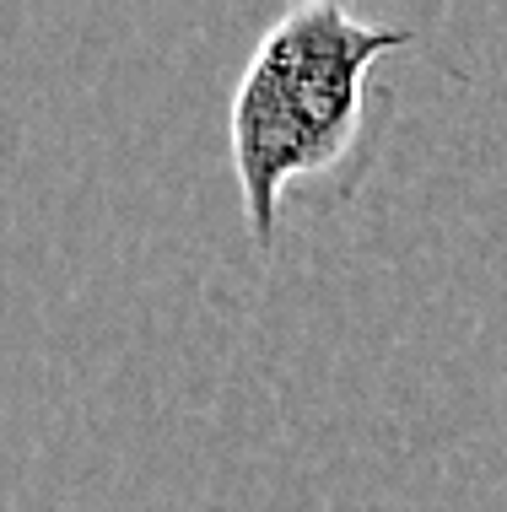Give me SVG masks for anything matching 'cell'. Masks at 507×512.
<instances>
[{"instance_id":"6da1fadb","label":"cell","mask_w":507,"mask_h":512,"mask_svg":"<svg viewBox=\"0 0 507 512\" xmlns=\"http://www.w3.org/2000/svg\"><path fill=\"white\" fill-rule=\"evenodd\" d=\"M400 44H410V27L367 22L340 0H297L265 27L227 114L232 168L259 248L276 243L281 189L346 157L362 130L367 76Z\"/></svg>"}]
</instances>
